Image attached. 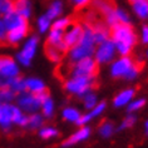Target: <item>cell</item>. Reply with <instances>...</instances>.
I'll use <instances>...</instances> for the list:
<instances>
[{
    "mask_svg": "<svg viewBox=\"0 0 148 148\" xmlns=\"http://www.w3.org/2000/svg\"><path fill=\"white\" fill-rule=\"evenodd\" d=\"M63 36H64V32L63 30H57V29H50L47 33V45L54 47L59 49L63 54L68 51L69 48L65 45V43L63 42Z\"/></svg>",
    "mask_w": 148,
    "mask_h": 148,
    "instance_id": "15",
    "label": "cell"
},
{
    "mask_svg": "<svg viewBox=\"0 0 148 148\" xmlns=\"http://www.w3.org/2000/svg\"><path fill=\"white\" fill-rule=\"evenodd\" d=\"M114 16H116L118 24H131V16L124 9L116 6L114 8Z\"/></svg>",
    "mask_w": 148,
    "mask_h": 148,
    "instance_id": "36",
    "label": "cell"
},
{
    "mask_svg": "<svg viewBox=\"0 0 148 148\" xmlns=\"http://www.w3.org/2000/svg\"><path fill=\"white\" fill-rule=\"evenodd\" d=\"M45 124V118L42 113L39 112H35V113H32V114H28V122H27V127L28 129L30 131H36L43 127Z\"/></svg>",
    "mask_w": 148,
    "mask_h": 148,
    "instance_id": "21",
    "label": "cell"
},
{
    "mask_svg": "<svg viewBox=\"0 0 148 148\" xmlns=\"http://www.w3.org/2000/svg\"><path fill=\"white\" fill-rule=\"evenodd\" d=\"M72 4L75 6V8H84L88 4H90L92 0H69Z\"/></svg>",
    "mask_w": 148,
    "mask_h": 148,
    "instance_id": "40",
    "label": "cell"
},
{
    "mask_svg": "<svg viewBox=\"0 0 148 148\" xmlns=\"http://www.w3.org/2000/svg\"><path fill=\"white\" fill-rule=\"evenodd\" d=\"M144 132L148 136V121H146V123H144Z\"/></svg>",
    "mask_w": 148,
    "mask_h": 148,
    "instance_id": "41",
    "label": "cell"
},
{
    "mask_svg": "<svg viewBox=\"0 0 148 148\" xmlns=\"http://www.w3.org/2000/svg\"><path fill=\"white\" fill-rule=\"evenodd\" d=\"M83 35V24L79 23H72L68 28L64 30V36H63V42L68 48L74 47L80 40ZM69 50V49H68Z\"/></svg>",
    "mask_w": 148,
    "mask_h": 148,
    "instance_id": "10",
    "label": "cell"
},
{
    "mask_svg": "<svg viewBox=\"0 0 148 148\" xmlns=\"http://www.w3.org/2000/svg\"><path fill=\"white\" fill-rule=\"evenodd\" d=\"M63 9H64V5H63L62 0H53V1L49 4L47 12L44 14H45L50 20H54V19H57V18H59V16H62Z\"/></svg>",
    "mask_w": 148,
    "mask_h": 148,
    "instance_id": "24",
    "label": "cell"
},
{
    "mask_svg": "<svg viewBox=\"0 0 148 148\" xmlns=\"http://www.w3.org/2000/svg\"><path fill=\"white\" fill-rule=\"evenodd\" d=\"M25 90L33 94L39 95L43 92H47V86L40 78L36 77H28L25 78Z\"/></svg>",
    "mask_w": 148,
    "mask_h": 148,
    "instance_id": "18",
    "label": "cell"
},
{
    "mask_svg": "<svg viewBox=\"0 0 148 148\" xmlns=\"http://www.w3.org/2000/svg\"><path fill=\"white\" fill-rule=\"evenodd\" d=\"M14 10L24 19L29 20L33 14V6L30 0H14Z\"/></svg>",
    "mask_w": 148,
    "mask_h": 148,
    "instance_id": "20",
    "label": "cell"
},
{
    "mask_svg": "<svg viewBox=\"0 0 148 148\" xmlns=\"http://www.w3.org/2000/svg\"><path fill=\"white\" fill-rule=\"evenodd\" d=\"M38 47H39L38 35L33 34L30 36H27V39L24 40L20 50L15 55V60L18 62V64L21 66H30L33 59L35 58Z\"/></svg>",
    "mask_w": 148,
    "mask_h": 148,
    "instance_id": "5",
    "label": "cell"
},
{
    "mask_svg": "<svg viewBox=\"0 0 148 148\" xmlns=\"http://www.w3.org/2000/svg\"><path fill=\"white\" fill-rule=\"evenodd\" d=\"M136 97V89L134 88H125L116 94L113 98V107L114 108H124L128 106V103Z\"/></svg>",
    "mask_w": 148,
    "mask_h": 148,
    "instance_id": "17",
    "label": "cell"
},
{
    "mask_svg": "<svg viewBox=\"0 0 148 148\" xmlns=\"http://www.w3.org/2000/svg\"><path fill=\"white\" fill-rule=\"evenodd\" d=\"M6 34H8V30H6L3 18L0 16V44L6 43Z\"/></svg>",
    "mask_w": 148,
    "mask_h": 148,
    "instance_id": "38",
    "label": "cell"
},
{
    "mask_svg": "<svg viewBox=\"0 0 148 148\" xmlns=\"http://www.w3.org/2000/svg\"><path fill=\"white\" fill-rule=\"evenodd\" d=\"M116 131H117L116 125H114L112 122H109V121L102 122L101 125L98 127V133H99V136L101 137H103V138H110V137L114 134V132Z\"/></svg>",
    "mask_w": 148,
    "mask_h": 148,
    "instance_id": "26",
    "label": "cell"
},
{
    "mask_svg": "<svg viewBox=\"0 0 148 148\" xmlns=\"http://www.w3.org/2000/svg\"><path fill=\"white\" fill-rule=\"evenodd\" d=\"M139 73V65L133 60V58H131V55H119V58H116L109 65V74L114 79H124L132 82L137 79Z\"/></svg>",
    "mask_w": 148,
    "mask_h": 148,
    "instance_id": "3",
    "label": "cell"
},
{
    "mask_svg": "<svg viewBox=\"0 0 148 148\" xmlns=\"http://www.w3.org/2000/svg\"><path fill=\"white\" fill-rule=\"evenodd\" d=\"M15 103H4L0 106V128L3 131H10L14 125L13 113Z\"/></svg>",
    "mask_w": 148,
    "mask_h": 148,
    "instance_id": "13",
    "label": "cell"
},
{
    "mask_svg": "<svg viewBox=\"0 0 148 148\" xmlns=\"http://www.w3.org/2000/svg\"><path fill=\"white\" fill-rule=\"evenodd\" d=\"M98 70V64L93 57L84 58L79 62L69 64V77L70 75H95Z\"/></svg>",
    "mask_w": 148,
    "mask_h": 148,
    "instance_id": "8",
    "label": "cell"
},
{
    "mask_svg": "<svg viewBox=\"0 0 148 148\" xmlns=\"http://www.w3.org/2000/svg\"><path fill=\"white\" fill-rule=\"evenodd\" d=\"M80 99H82V102H83L84 109H87V110H90L92 108H94V107L98 104V102H99L98 101V95L95 94L93 90H90L89 93H87L83 98H80Z\"/></svg>",
    "mask_w": 148,
    "mask_h": 148,
    "instance_id": "29",
    "label": "cell"
},
{
    "mask_svg": "<svg viewBox=\"0 0 148 148\" xmlns=\"http://www.w3.org/2000/svg\"><path fill=\"white\" fill-rule=\"evenodd\" d=\"M38 97L40 101V113L43 114L45 119L53 118L55 113V103L53 101V98L50 97L48 92H43Z\"/></svg>",
    "mask_w": 148,
    "mask_h": 148,
    "instance_id": "16",
    "label": "cell"
},
{
    "mask_svg": "<svg viewBox=\"0 0 148 148\" xmlns=\"http://www.w3.org/2000/svg\"><path fill=\"white\" fill-rule=\"evenodd\" d=\"M73 21L68 16H59L57 19L51 21V29H57V30H63L64 32L66 28L72 24Z\"/></svg>",
    "mask_w": 148,
    "mask_h": 148,
    "instance_id": "31",
    "label": "cell"
},
{
    "mask_svg": "<svg viewBox=\"0 0 148 148\" xmlns=\"http://www.w3.org/2000/svg\"><path fill=\"white\" fill-rule=\"evenodd\" d=\"M14 10V0H0V16H4L6 14Z\"/></svg>",
    "mask_w": 148,
    "mask_h": 148,
    "instance_id": "37",
    "label": "cell"
},
{
    "mask_svg": "<svg viewBox=\"0 0 148 148\" xmlns=\"http://www.w3.org/2000/svg\"><path fill=\"white\" fill-rule=\"evenodd\" d=\"M129 1H131V3H133V1H136V0H129Z\"/></svg>",
    "mask_w": 148,
    "mask_h": 148,
    "instance_id": "43",
    "label": "cell"
},
{
    "mask_svg": "<svg viewBox=\"0 0 148 148\" xmlns=\"http://www.w3.org/2000/svg\"><path fill=\"white\" fill-rule=\"evenodd\" d=\"M146 58H147V59H148V49H147V50H146Z\"/></svg>",
    "mask_w": 148,
    "mask_h": 148,
    "instance_id": "42",
    "label": "cell"
},
{
    "mask_svg": "<svg viewBox=\"0 0 148 148\" xmlns=\"http://www.w3.org/2000/svg\"><path fill=\"white\" fill-rule=\"evenodd\" d=\"M16 98V93L10 89V88H0V102L4 103H14Z\"/></svg>",
    "mask_w": 148,
    "mask_h": 148,
    "instance_id": "35",
    "label": "cell"
},
{
    "mask_svg": "<svg viewBox=\"0 0 148 148\" xmlns=\"http://www.w3.org/2000/svg\"><path fill=\"white\" fill-rule=\"evenodd\" d=\"M107 109V103L106 102H98V104L94 107V108H92L90 110H88L86 114H82L79 118V121L77 122V125L78 127H82V125H88L89 124V122L97 119L102 116L103 113L106 112Z\"/></svg>",
    "mask_w": 148,
    "mask_h": 148,
    "instance_id": "14",
    "label": "cell"
},
{
    "mask_svg": "<svg viewBox=\"0 0 148 148\" xmlns=\"http://www.w3.org/2000/svg\"><path fill=\"white\" fill-rule=\"evenodd\" d=\"M1 104H3V103H1V102H0V106H1Z\"/></svg>",
    "mask_w": 148,
    "mask_h": 148,
    "instance_id": "44",
    "label": "cell"
},
{
    "mask_svg": "<svg viewBox=\"0 0 148 148\" xmlns=\"http://www.w3.org/2000/svg\"><path fill=\"white\" fill-rule=\"evenodd\" d=\"M8 88H10V89L16 94L23 93V92H25V78H23L21 75L13 78Z\"/></svg>",
    "mask_w": 148,
    "mask_h": 148,
    "instance_id": "30",
    "label": "cell"
},
{
    "mask_svg": "<svg viewBox=\"0 0 148 148\" xmlns=\"http://www.w3.org/2000/svg\"><path fill=\"white\" fill-rule=\"evenodd\" d=\"M140 43L148 45V25H143L140 29Z\"/></svg>",
    "mask_w": 148,
    "mask_h": 148,
    "instance_id": "39",
    "label": "cell"
},
{
    "mask_svg": "<svg viewBox=\"0 0 148 148\" xmlns=\"http://www.w3.org/2000/svg\"><path fill=\"white\" fill-rule=\"evenodd\" d=\"M38 134H39L40 138H43V139H54L59 136V132H58L57 128L53 127V125H45L44 124L43 127L39 129Z\"/></svg>",
    "mask_w": 148,
    "mask_h": 148,
    "instance_id": "28",
    "label": "cell"
},
{
    "mask_svg": "<svg viewBox=\"0 0 148 148\" xmlns=\"http://www.w3.org/2000/svg\"><path fill=\"white\" fill-rule=\"evenodd\" d=\"M95 86V75H70L64 82L66 93L78 98H83L87 93L93 90Z\"/></svg>",
    "mask_w": 148,
    "mask_h": 148,
    "instance_id": "4",
    "label": "cell"
},
{
    "mask_svg": "<svg viewBox=\"0 0 148 148\" xmlns=\"http://www.w3.org/2000/svg\"><path fill=\"white\" fill-rule=\"evenodd\" d=\"M80 116V110L77 108V107H73V106H66L62 109V118L64 119L65 122H69V123H74L75 124L77 122L79 121Z\"/></svg>",
    "mask_w": 148,
    "mask_h": 148,
    "instance_id": "22",
    "label": "cell"
},
{
    "mask_svg": "<svg viewBox=\"0 0 148 148\" xmlns=\"http://www.w3.org/2000/svg\"><path fill=\"white\" fill-rule=\"evenodd\" d=\"M51 21L49 18H48L45 14L40 15L38 19H36V29H38L39 34H47L48 32L51 29Z\"/></svg>",
    "mask_w": 148,
    "mask_h": 148,
    "instance_id": "27",
    "label": "cell"
},
{
    "mask_svg": "<svg viewBox=\"0 0 148 148\" xmlns=\"http://www.w3.org/2000/svg\"><path fill=\"white\" fill-rule=\"evenodd\" d=\"M133 13L140 20L148 19V0H136L132 3Z\"/></svg>",
    "mask_w": 148,
    "mask_h": 148,
    "instance_id": "23",
    "label": "cell"
},
{
    "mask_svg": "<svg viewBox=\"0 0 148 148\" xmlns=\"http://www.w3.org/2000/svg\"><path fill=\"white\" fill-rule=\"evenodd\" d=\"M15 104L27 114H32L39 112L40 109V101L36 94H33L30 92H23V93L16 94Z\"/></svg>",
    "mask_w": 148,
    "mask_h": 148,
    "instance_id": "9",
    "label": "cell"
},
{
    "mask_svg": "<svg viewBox=\"0 0 148 148\" xmlns=\"http://www.w3.org/2000/svg\"><path fill=\"white\" fill-rule=\"evenodd\" d=\"M92 27H93V34L97 44L110 38V28L106 23H95L92 24Z\"/></svg>",
    "mask_w": 148,
    "mask_h": 148,
    "instance_id": "19",
    "label": "cell"
},
{
    "mask_svg": "<svg viewBox=\"0 0 148 148\" xmlns=\"http://www.w3.org/2000/svg\"><path fill=\"white\" fill-rule=\"evenodd\" d=\"M20 75V68L15 59L0 55V88H8L13 78Z\"/></svg>",
    "mask_w": 148,
    "mask_h": 148,
    "instance_id": "6",
    "label": "cell"
},
{
    "mask_svg": "<svg viewBox=\"0 0 148 148\" xmlns=\"http://www.w3.org/2000/svg\"><path fill=\"white\" fill-rule=\"evenodd\" d=\"M92 136V128L89 125H82L79 127V129H77L72 136H69L64 142L62 143V146L64 148H69L72 146H75L78 143L86 142L87 139H89V137Z\"/></svg>",
    "mask_w": 148,
    "mask_h": 148,
    "instance_id": "12",
    "label": "cell"
},
{
    "mask_svg": "<svg viewBox=\"0 0 148 148\" xmlns=\"http://www.w3.org/2000/svg\"><path fill=\"white\" fill-rule=\"evenodd\" d=\"M137 123V116L134 113H128L123 119H122L121 124L118 125L117 131H124V129H129Z\"/></svg>",
    "mask_w": 148,
    "mask_h": 148,
    "instance_id": "33",
    "label": "cell"
},
{
    "mask_svg": "<svg viewBox=\"0 0 148 148\" xmlns=\"http://www.w3.org/2000/svg\"><path fill=\"white\" fill-rule=\"evenodd\" d=\"M45 54H47L48 59H49L50 62H53V63H60L62 59H63V53L59 49H57V48H54V47L47 45L45 47Z\"/></svg>",
    "mask_w": 148,
    "mask_h": 148,
    "instance_id": "34",
    "label": "cell"
},
{
    "mask_svg": "<svg viewBox=\"0 0 148 148\" xmlns=\"http://www.w3.org/2000/svg\"><path fill=\"white\" fill-rule=\"evenodd\" d=\"M97 47L93 34V27L90 23H83V35L80 40L75 44L74 47L69 48V50L66 51V58H68V63L79 62L84 58L93 57L94 49Z\"/></svg>",
    "mask_w": 148,
    "mask_h": 148,
    "instance_id": "1",
    "label": "cell"
},
{
    "mask_svg": "<svg viewBox=\"0 0 148 148\" xmlns=\"http://www.w3.org/2000/svg\"><path fill=\"white\" fill-rule=\"evenodd\" d=\"M117 55L118 53L116 45H114L113 40L109 38L104 40V42L97 44V47L94 49L93 58L98 65H106V64H110L117 58Z\"/></svg>",
    "mask_w": 148,
    "mask_h": 148,
    "instance_id": "7",
    "label": "cell"
},
{
    "mask_svg": "<svg viewBox=\"0 0 148 148\" xmlns=\"http://www.w3.org/2000/svg\"><path fill=\"white\" fill-rule=\"evenodd\" d=\"M110 39L116 45L117 53L121 57L131 55L137 44V34L131 24H116L110 28Z\"/></svg>",
    "mask_w": 148,
    "mask_h": 148,
    "instance_id": "2",
    "label": "cell"
},
{
    "mask_svg": "<svg viewBox=\"0 0 148 148\" xmlns=\"http://www.w3.org/2000/svg\"><path fill=\"white\" fill-rule=\"evenodd\" d=\"M146 106V98H133L131 102L128 103V106L125 107L127 108L128 113H136L138 110L143 109V107Z\"/></svg>",
    "mask_w": 148,
    "mask_h": 148,
    "instance_id": "32",
    "label": "cell"
},
{
    "mask_svg": "<svg viewBox=\"0 0 148 148\" xmlns=\"http://www.w3.org/2000/svg\"><path fill=\"white\" fill-rule=\"evenodd\" d=\"M92 5L94 6L98 12H101L103 15H107L109 12L114 9V4L112 0H92Z\"/></svg>",
    "mask_w": 148,
    "mask_h": 148,
    "instance_id": "25",
    "label": "cell"
},
{
    "mask_svg": "<svg viewBox=\"0 0 148 148\" xmlns=\"http://www.w3.org/2000/svg\"><path fill=\"white\" fill-rule=\"evenodd\" d=\"M1 18L4 20V24L8 32L16 30V29H29V21L24 19L21 15H19L15 10H13V12H10L9 14H6Z\"/></svg>",
    "mask_w": 148,
    "mask_h": 148,
    "instance_id": "11",
    "label": "cell"
}]
</instances>
